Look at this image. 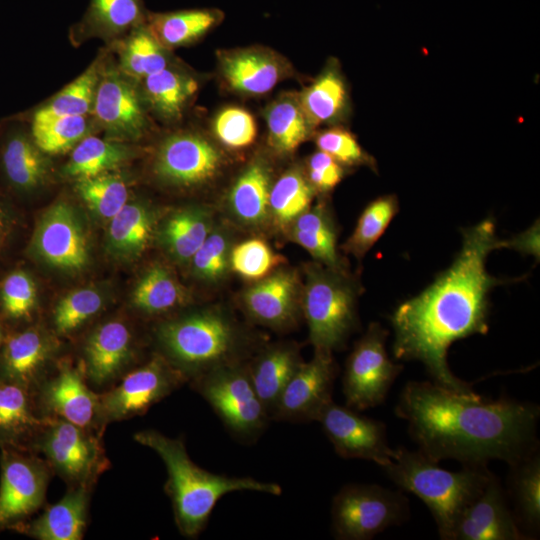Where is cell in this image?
Wrapping results in <instances>:
<instances>
[{"instance_id": "cell-1", "label": "cell", "mask_w": 540, "mask_h": 540, "mask_svg": "<svg viewBox=\"0 0 540 540\" xmlns=\"http://www.w3.org/2000/svg\"><path fill=\"white\" fill-rule=\"evenodd\" d=\"M487 218L463 231V244L452 265L419 295L403 302L392 316L393 353L424 364L434 382L454 392L473 394L447 363L450 345L474 334H486L490 290L504 281L486 271L488 254L509 247Z\"/></svg>"}, {"instance_id": "cell-2", "label": "cell", "mask_w": 540, "mask_h": 540, "mask_svg": "<svg viewBox=\"0 0 540 540\" xmlns=\"http://www.w3.org/2000/svg\"><path fill=\"white\" fill-rule=\"evenodd\" d=\"M421 453L439 462L454 459L487 466L498 459L510 466L537 451L539 408L530 402L449 390L435 382H408L396 406Z\"/></svg>"}, {"instance_id": "cell-3", "label": "cell", "mask_w": 540, "mask_h": 540, "mask_svg": "<svg viewBox=\"0 0 540 540\" xmlns=\"http://www.w3.org/2000/svg\"><path fill=\"white\" fill-rule=\"evenodd\" d=\"M134 440L155 451L165 464L164 490L172 504L175 524L182 536L196 538L205 529L216 503L235 491L279 496L282 487L253 477L216 474L199 467L187 453L182 438H171L153 429L142 430Z\"/></svg>"}, {"instance_id": "cell-4", "label": "cell", "mask_w": 540, "mask_h": 540, "mask_svg": "<svg viewBox=\"0 0 540 540\" xmlns=\"http://www.w3.org/2000/svg\"><path fill=\"white\" fill-rule=\"evenodd\" d=\"M382 469L401 490L415 494L427 505L444 540H452L461 513L493 475L487 466L445 470L420 451L404 447L394 449Z\"/></svg>"}, {"instance_id": "cell-5", "label": "cell", "mask_w": 540, "mask_h": 540, "mask_svg": "<svg viewBox=\"0 0 540 540\" xmlns=\"http://www.w3.org/2000/svg\"><path fill=\"white\" fill-rule=\"evenodd\" d=\"M155 338L165 357L187 379L221 365L247 362L242 329L217 309L195 311L160 323Z\"/></svg>"}, {"instance_id": "cell-6", "label": "cell", "mask_w": 540, "mask_h": 540, "mask_svg": "<svg viewBox=\"0 0 540 540\" xmlns=\"http://www.w3.org/2000/svg\"><path fill=\"white\" fill-rule=\"evenodd\" d=\"M302 310L315 352L332 354L354 330L356 289L344 271L311 265L307 268Z\"/></svg>"}, {"instance_id": "cell-7", "label": "cell", "mask_w": 540, "mask_h": 540, "mask_svg": "<svg viewBox=\"0 0 540 540\" xmlns=\"http://www.w3.org/2000/svg\"><path fill=\"white\" fill-rule=\"evenodd\" d=\"M247 362L218 366L188 384L237 441L252 443L265 431L270 417L251 382Z\"/></svg>"}, {"instance_id": "cell-8", "label": "cell", "mask_w": 540, "mask_h": 540, "mask_svg": "<svg viewBox=\"0 0 540 540\" xmlns=\"http://www.w3.org/2000/svg\"><path fill=\"white\" fill-rule=\"evenodd\" d=\"M100 432L86 429L61 418L49 417L33 451L42 455L53 474L68 488L94 487L110 461Z\"/></svg>"}, {"instance_id": "cell-9", "label": "cell", "mask_w": 540, "mask_h": 540, "mask_svg": "<svg viewBox=\"0 0 540 540\" xmlns=\"http://www.w3.org/2000/svg\"><path fill=\"white\" fill-rule=\"evenodd\" d=\"M409 502L401 491L375 484H348L331 506L333 535L340 540H368L408 519Z\"/></svg>"}, {"instance_id": "cell-10", "label": "cell", "mask_w": 540, "mask_h": 540, "mask_svg": "<svg viewBox=\"0 0 540 540\" xmlns=\"http://www.w3.org/2000/svg\"><path fill=\"white\" fill-rule=\"evenodd\" d=\"M186 383L187 379L179 370L160 353L155 354L99 393L102 421L106 426L141 416Z\"/></svg>"}, {"instance_id": "cell-11", "label": "cell", "mask_w": 540, "mask_h": 540, "mask_svg": "<svg viewBox=\"0 0 540 540\" xmlns=\"http://www.w3.org/2000/svg\"><path fill=\"white\" fill-rule=\"evenodd\" d=\"M0 534L27 522L45 503L53 474L32 451L0 448Z\"/></svg>"}, {"instance_id": "cell-12", "label": "cell", "mask_w": 540, "mask_h": 540, "mask_svg": "<svg viewBox=\"0 0 540 540\" xmlns=\"http://www.w3.org/2000/svg\"><path fill=\"white\" fill-rule=\"evenodd\" d=\"M388 331L371 323L347 358L343 375L346 405L365 410L380 405L403 366L389 358L385 343Z\"/></svg>"}, {"instance_id": "cell-13", "label": "cell", "mask_w": 540, "mask_h": 540, "mask_svg": "<svg viewBox=\"0 0 540 540\" xmlns=\"http://www.w3.org/2000/svg\"><path fill=\"white\" fill-rule=\"evenodd\" d=\"M33 393L43 416L104 432L100 394L88 384L80 362L60 361Z\"/></svg>"}, {"instance_id": "cell-14", "label": "cell", "mask_w": 540, "mask_h": 540, "mask_svg": "<svg viewBox=\"0 0 540 540\" xmlns=\"http://www.w3.org/2000/svg\"><path fill=\"white\" fill-rule=\"evenodd\" d=\"M316 421L340 457L371 460L381 467L391 460L394 449L388 445L384 423L333 400L322 409Z\"/></svg>"}, {"instance_id": "cell-15", "label": "cell", "mask_w": 540, "mask_h": 540, "mask_svg": "<svg viewBox=\"0 0 540 540\" xmlns=\"http://www.w3.org/2000/svg\"><path fill=\"white\" fill-rule=\"evenodd\" d=\"M337 372L332 354L314 352L312 360L303 362L284 387L271 420L316 421L322 409L332 401Z\"/></svg>"}, {"instance_id": "cell-16", "label": "cell", "mask_w": 540, "mask_h": 540, "mask_svg": "<svg viewBox=\"0 0 540 540\" xmlns=\"http://www.w3.org/2000/svg\"><path fill=\"white\" fill-rule=\"evenodd\" d=\"M31 248L38 258L55 268L76 271L88 263V243L75 210L60 201L39 219Z\"/></svg>"}, {"instance_id": "cell-17", "label": "cell", "mask_w": 540, "mask_h": 540, "mask_svg": "<svg viewBox=\"0 0 540 540\" xmlns=\"http://www.w3.org/2000/svg\"><path fill=\"white\" fill-rule=\"evenodd\" d=\"M135 359L134 334L122 320L113 319L95 327L83 346L80 362L88 384L102 391L114 385Z\"/></svg>"}, {"instance_id": "cell-18", "label": "cell", "mask_w": 540, "mask_h": 540, "mask_svg": "<svg viewBox=\"0 0 540 540\" xmlns=\"http://www.w3.org/2000/svg\"><path fill=\"white\" fill-rule=\"evenodd\" d=\"M221 164V154L211 142L200 135L180 133L163 141L154 171L167 183L189 187L212 180Z\"/></svg>"}, {"instance_id": "cell-19", "label": "cell", "mask_w": 540, "mask_h": 540, "mask_svg": "<svg viewBox=\"0 0 540 540\" xmlns=\"http://www.w3.org/2000/svg\"><path fill=\"white\" fill-rule=\"evenodd\" d=\"M55 351L54 337L40 327L5 335L0 346V381L34 392L51 372Z\"/></svg>"}, {"instance_id": "cell-20", "label": "cell", "mask_w": 540, "mask_h": 540, "mask_svg": "<svg viewBox=\"0 0 540 540\" xmlns=\"http://www.w3.org/2000/svg\"><path fill=\"white\" fill-rule=\"evenodd\" d=\"M92 111L112 140H135L146 130L147 119L132 85L114 69H106L96 88Z\"/></svg>"}, {"instance_id": "cell-21", "label": "cell", "mask_w": 540, "mask_h": 540, "mask_svg": "<svg viewBox=\"0 0 540 540\" xmlns=\"http://www.w3.org/2000/svg\"><path fill=\"white\" fill-rule=\"evenodd\" d=\"M528 537L510 510L493 474L479 495L461 513L452 540H521Z\"/></svg>"}, {"instance_id": "cell-22", "label": "cell", "mask_w": 540, "mask_h": 540, "mask_svg": "<svg viewBox=\"0 0 540 540\" xmlns=\"http://www.w3.org/2000/svg\"><path fill=\"white\" fill-rule=\"evenodd\" d=\"M218 61L227 85L247 96L270 92L287 71L286 63L277 54L257 47L221 51Z\"/></svg>"}, {"instance_id": "cell-23", "label": "cell", "mask_w": 540, "mask_h": 540, "mask_svg": "<svg viewBox=\"0 0 540 540\" xmlns=\"http://www.w3.org/2000/svg\"><path fill=\"white\" fill-rule=\"evenodd\" d=\"M299 280L289 270L277 271L249 288L243 296L248 315L273 329H288L297 321Z\"/></svg>"}, {"instance_id": "cell-24", "label": "cell", "mask_w": 540, "mask_h": 540, "mask_svg": "<svg viewBox=\"0 0 540 540\" xmlns=\"http://www.w3.org/2000/svg\"><path fill=\"white\" fill-rule=\"evenodd\" d=\"M48 419L41 414L31 390L0 381V448L34 452Z\"/></svg>"}, {"instance_id": "cell-25", "label": "cell", "mask_w": 540, "mask_h": 540, "mask_svg": "<svg viewBox=\"0 0 540 540\" xmlns=\"http://www.w3.org/2000/svg\"><path fill=\"white\" fill-rule=\"evenodd\" d=\"M92 488H68L64 497L15 529L37 540H81L84 536Z\"/></svg>"}, {"instance_id": "cell-26", "label": "cell", "mask_w": 540, "mask_h": 540, "mask_svg": "<svg viewBox=\"0 0 540 540\" xmlns=\"http://www.w3.org/2000/svg\"><path fill=\"white\" fill-rule=\"evenodd\" d=\"M304 361L294 343H277L264 348L247 362L254 389L270 420L284 387Z\"/></svg>"}, {"instance_id": "cell-27", "label": "cell", "mask_w": 540, "mask_h": 540, "mask_svg": "<svg viewBox=\"0 0 540 540\" xmlns=\"http://www.w3.org/2000/svg\"><path fill=\"white\" fill-rule=\"evenodd\" d=\"M298 98L312 129L343 118L348 109L349 95L337 63L325 67Z\"/></svg>"}, {"instance_id": "cell-28", "label": "cell", "mask_w": 540, "mask_h": 540, "mask_svg": "<svg viewBox=\"0 0 540 540\" xmlns=\"http://www.w3.org/2000/svg\"><path fill=\"white\" fill-rule=\"evenodd\" d=\"M223 20V13L214 8L187 9L147 16V27L164 48L193 43Z\"/></svg>"}, {"instance_id": "cell-29", "label": "cell", "mask_w": 540, "mask_h": 540, "mask_svg": "<svg viewBox=\"0 0 540 540\" xmlns=\"http://www.w3.org/2000/svg\"><path fill=\"white\" fill-rule=\"evenodd\" d=\"M292 240L307 250L325 267L344 271V264L337 251V232L328 209L323 204L298 216L292 223Z\"/></svg>"}, {"instance_id": "cell-30", "label": "cell", "mask_w": 540, "mask_h": 540, "mask_svg": "<svg viewBox=\"0 0 540 540\" xmlns=\"http://www.w3.org/2000/svg\"><path fill=\"white\" fill-rule=\"evenodd\" d=\"M270 171L266 162H251L234 182L228 197L232 214L241 222L256 225L269 212Z\"/></svg>"}, {"instance_id": "cell-31", "label": "cell", "mask_w": 540, "mask_h": 540, "mask_svg": "<svg viewBox=\"0 0 540 540\" xmlns=\"http://www.w3.org/2000/svg\"><path fill=\"white\" fill-rule=\"evenodd\" d=\"M108 249L115 257L134 259L148 246L155 225L153 212L142 203H128L112 217Z\"/></svg>"}, {"instance_id": "cell-32", "label": "cell", "mask_w": 540, "mask_h": 540, "mask_svg": "<svg viewBox=\"0 0 540 540\" xmlns=\"http://www.w3.org/2000/svg\"><path fill=\"white\" fill-rule=\"evenodd\" d=\"M211 231L209 212L201 207H188L166 219L159 238L175 260L185 263L192 259Z\"/></svg>"}, {"instance_id": "cell-33", "label": "cell", "mask_w": 540, "mask_h": 540, "mask_svg": "<svg viewBox=\"0 0 540 540\" xmlns=\"http://www.w3.org/2000/svg\"><path fill=\"white\" fill-rule=\"evenodd\" d=\"M265 119L269 143L282 154L294 152L313 130L298 95L285 94L277 98L267 107Z\"/></svg>"}, {"instance_id": "cell-34", "label": "cell", "mask_w": 540, "mask_h": 540, "mask_svg": "<svg viewBox=\"0 0 540 540\" xmlns=\"http://www.w3.org/2000/svg\"><path fill=\"white\" fill-rule=\"evenodd\" d=\"M509 491L514 502L516 521L535 533L540 524V458L534 452L511 465Z\"/></svg>"}, {"instance_id": "cell-35", "label": "cell", "mask_w": 540, "mask_h": 540, "mask_svg": "<svg viewBox=\"0 0 540 540\" xmlns=\"http://www.w3.org/2000/svg\"><path fill=\"white\" fill-rule=\"evenodd\" d=\"M132 155L131 150L114 140H103L95 136L82 139L72 151L64 174L79 179L110 172Z\"/></svg>"}, {"instance_id": "cell-36", "label": "cell", "mask_w": 540, "mask_h": 540, "mask_svg": "<svg viewBox=\"0 0 540 540\" xmlns=\"http://www.w3.org/2000/svg\"><path fill=\"white\" fill-rule=\"evenodd\" d=\"M188 296L182 285L163 266L150 267L137 282L132 303L141 312L158 315L183 306Z\"/></svg>"}, {"instance_id": "cell-37", "label": "cell", "mask_w": 540, "mask_h": 540, "mask_svg": "<svg viewBox=\"0 0 540 540\" xmlns=\"http://www.w3.org/2000/svg\"><path fill=\"white\" fill-rule=\"evenodd\" d=\"M143 80L148 102L166 119L179 118L198 89L194 78L167 67Z\"/></svg>"}, {"instance_id": "cell-38", "label": "cell", "mask_w": 540, "mask_h": 540, "mask_svg": "<svg viewBox=\"0 0 540 540\" xmlns=\"http://www.w3.org/2000/svg\"><path fill=\"white\" fill-rule=\"evenodd\" d=\"M2 162L8 180L17 188L30 190L41 185L48 174L44 153L25 135L11 136L3 150Z\"/></svg>"}, {"instance_id": "cell-39", "label": "cell", "mask_w": 540, "mask_h": 540, "mask_svg": "<svg viewBox=\"0 0 540 540\" xmlns=\"http://www.w3.org/2000/svg\"><path fill=\"white\" fill-rule=\"evenodd\" d=\"M316 190L299 169L282 174L271 186L269 212L279 226L291 224L310 208Z\"/></svg>"}, {"instance_id": "cell-40", "label": "cell", "mask_w": 540, "mask_h": 540, "mask_svg": "<svg viewBox=\"0 0 540 540\" xmlns=\"http://www.w3.org/2000/svg\"><path fill=\"white\" fill-rule=\"evenodd\" d=\"M99 79V69L93 64L39 108L33 116V122H45L65 116H85L93 108Z\"/></svg>"}, {"instance_id": "cell-41", "label": "cell", "mask_w": 540, "mask_h": 540, "mask_svg": "<svg viewBox=\"0 0 540 540\" xmlns=\"http://www.w3.org/2000/svg\"><path fill=\"white\" fill-rule=\"evenodd\" d=\"M398 211L399 203L394 195L381 196L370 202L343 245L345 252L361 259L384 234Z\"/></svg>"}, {"instance_id": "cell-42", "label": "cell", "mask_w": 540, "mask_h": 540, "mask_svg": "<svg viewBox=\"0 0 540 540\" xmlns=\"http://www.w3.org/2000/svg\"><path fill=\"white\" fill-rule=\"evenodd\" d=\"M124 43L120 65L126 75L144 79L167 67L165 48L155 39L147 25L133 28Z\"/></svg>"}, {"instance_id": "cell-43", "label": "cell", "mask_w": 540, "mask_h": 540, "mask_svg": "<svg viewBox=\"0 0 540 540\" xmlns=\"http://www.w3.org/2000/svg\"><path fill=\"white\" fill-rule=\"evenodd\" d=\"M144 19L141 0H91L85 24L95 32L116 35L143 24Z\"/></svg>"}, {"instance_id": "cell-44", "label": "cell", "mask_w": 540, "mask_h": 540, "mask_svg": "<svg viewBox=\"0 0 540 540\" xmlns=\"http://www.w3.org/2000/svg\"><path fill=\"white\" fill-rule=\"evenodd\" d=\"M76 189L87 206L104 219L110 220L127 204L125 181L110 172L79 179Z\"/></svg>"}, {"instance_id": "cell-45", "label": "cell", "mask_w": 540, "mask_h": 540, "mask_svg": "<svg viewBox=\"0 0 540 540\" xmlns=\"http://www.w3.org/2000/svg\"><path fill=\"white\" fill-rule=\"evenodd\" d=\"M86 116H65L32 123V140L46 154H59L73 149L88 136Z\"/></svg>"}, {"instance_id": "cell-46", "label": "cell", "mask_w": 540, "mask_h": 540, "mask_svg": "<svg viewBox=\"0 0 540 540\" xmlns=\"http://www.w3.org/2000/svg\"><path fill=\"white\" fill-rule=\"evenodd\" d=\"M103 307V298L94 289L75 290L56 305L52 324L56 335L68 336L79 330L96 316Z\"/></svg>"}, {"instance_id": "cell-47", "label": "cell", "mask_w": 540, "mask_h": 540, "mask_svg": "<svg viewBox=\"0 0 540 540\" xmlns=\"http://www.w3.org/2000/svg\"><path fill=\"white\" fill-rule=\"evenodd\" d=\"M284 259L261 239L245 240L230 251L229 263L233 271L246 279H261Z\"/></svg>"}, {"instance_id": "cell-48", "label": "cell", "mask_w": 540, "mask_h": 540, "mask_svg": "<svg viewBox=\"0 0 540 540\" xmlns=\"http://www.w3.org/2000/svg\"><path fill=\"white\" fill-rule=\"evenodd\" d=\"M37 300V292L32 278L24 271L10 273L0 290V304L3 315L12 321L30 319Z\"/></svg>"}, {"instance_id": "cell-49", "label": "cell", "mask_w": 540, "mask_h": 540, "mask_svg": "<svg viewBox=\"0 0 540 540\" xmlns=\"http://www.w3.org/2000/svg\"><path fill=\"white\" fill-rule=\"evenodd\" d=\"M213 132L226 147L243 149L252 145L257 136L254 117L247 110L230 106L222 109L213 120Z\"/></svg>"}, {"instance_id": "cell-50", "label": "cell", "mask_w": 540, "mask_h": 540, "mask_svg": "<svg viewBox=\"0 0 540 540\" xmlns=\"http://www.w3.org/2000/svg\"><path fill=\"white\" fill-rule=\"evenodd\" d=\"M230 251L227 235L222 231H211L190 260L194 274L207 282L221 280L230 265Z\"/></svg>"}, {"instance_id": "cell-51", "label": "cell", "mask_w": 540, "mask_h": 540, "mask_svg": "<svg viewBox=\"0 0 540 540\" xmlns=\"http://www.w3.org/2000/svg\"><path fill=\"white\" fill-rule=\"evenodd\" d=\"M320 151L330 155L342 166H369L375 168L374 159L361 147L355 136L343 127H331L316 135Z\"/></svg>"}, {"instance_id": "cell-52", "label": "cell", "mask_w": 540, "mask_h": 540, "mask_svg": "<svg viewBox=\"0 0 540 540\" xmlns=\"http://www.w3.org/2000/svg\"><path fill=\"white\" fill-rule=\"evenodd\" d=\"M344 166L323 151L313 153L307 162V178L315 190L328 192L343 179Z\"/></svg>"}, {"instance_id": "cell-53", "label": "cell", "mask_w": 540, "mask_h": 540, "mask_svg": "<svg viewBox=\"0 0 540 540\" xmlns=\"http://www.w3.org/2000/svg\"><path fill=\"white\" fill-rule=\"evenodd\" d=\"M535 223L530 229L519 234L518 236L508 239L509 247L521 251L523 253L539 256V227Z\"/></svg>"}, {"instance_id": "cell-54", "label": "cell", "mask_w": 540, "mask_h": 540, "mask_svg": "<svg viewBox=\"0 0 540 540\" xmlns=\"http://www.w3.org/2000/svg\"><path fill=\"white\" fill-rule=\"evenodd\" d=\"M14 226L11 212L0 201V249L5 245L10 237Z\"/></svg>"}, {"instance_id": "cell-55", "label": "cell", "mask_w": 540, "mask_h": 540, "mask_svg": "<svg viewBox=\"0 0 540 540\" xmlns=\"http://www.w3.org/2000/svg\"><path fill=\"white\" fill-rule=\"evenodd\" d=\"M4 336H5V335H4V330H3V327H2V325H1V323H0V346H1V344H2V341H3V339H4Z\"/></svg>"}]
</instances>
